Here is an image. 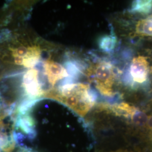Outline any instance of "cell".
<instances>
[{"mask_svg":"<svg viewBox=\"0 0 152 152\" xmlns=\"http://www.w3.org/2000/svg\"><path fill=\"white\" fill-rule=\"evenodd\" d=\"M44 69L49 83L53 86L59 80L68 76V73L64 66L53 60H46L45 62Z\"/></svg>","mask_w":152,"mask_h":152,"instance_id":"obj_4","label":"cell"},{"mask_svg":"<svg viewBox=\"0 0 152 152\" xmlns=\"http://www.w3.org/2000/svg\"><path fill=\"white\" fill-rule=\"evenodd\" d=\"M149 70V63L146 57L139 56L132 60L130 73L134 81L139 83H144L148 79Z\"/></svg>","mask_w":152,"mask_h":152,"instance_id":"obj_3","label":"cell"},{"mask_svg":"<svg viewBox=\"0 0 152 152\" xmlns=\"http://www.w3.org/2000/svg\"><path fill=\"white\" fill-rule=\"evenodd\" d=\"M95 78L96 87L105 96H112L114 73L112 65L105 62L99 63L95 69Z\"/></svg>","mask_w":152,"mask_h":152,"instance_id":"obj_2","label":"cell"},{"mask_svg":"<svg viewBox=\"0 0 152 152\" xmlns=\"http://www.w3.org/2000/svg\"><path fill=\"white\" fill-rule=\"evenodd\" d=\"M151 69H152V67H151Z\"/></svg>","mask_w":152,"mask_h":152,"instance_id":"obj_12","label":"cell"},{"mask_svg":"<svg viewBox=\"0 0 152 152\" xmlns=\"http://www.w3.org/2000/svg\"><path fill=\"white\" fill-rule=\"evenodd\" d=\"M128 152L127 151H125V150H119V151H117V152Z\"/></svg>","mask_w":152,"mask_h":152,"instance_id":"obj_11","label":"cell"},{"mask_svg":"<svg viewBox=\"0 0 152 152\" xmlns=\"http://www.w3.org/2000/svg\"><path fill=\"white\" fill-rule=\"evenodd\" d=\"M131 118L133 123L138 126H143L146 125L148 120L147 114L137 109L131 115Z\"/></svg>","mask_w":152,"mask_h":152,"instance_id":"obj_8","label":"cell"},{"mask_svg":"<svg viewBox=\"0 0 152 152\" xmlns=\"http://www.w3.org/2000/svg\"><path fill=\"white\" fill-rule=\"evenodd\" d=\"M147 125H148V127H149L151 130H152V115H150V116L148 117Z\"/></svg>","mask_w":152,"mask_h":152,"instance_id":"obj_10","label":"cell"},{"mask_svg":"<svg viewBox=\"0 0 152 152\" xmlns=\"http://www.w3.org/2000/svg\"><path fill=\"white\" fill-rule=\"evenodd\" d=\"M7 137L2 132H0V147L4 148L8 144Z\"/></svg>","mask_w":152,"mask_h":152,"instance_id":"obj_9","label":"cell"},{"mask_svg":"<svg viewBox=\"0 0 152 152\" xmlns=\"http://www.w3.org/2000/svg\"><path fill=\"white\" fill-rule=\"evenodd\" d=\"M54 97L82 116L87 113L95 102L89 86L83 83L66 84L59 88V94Z\"/></svg>","mask_w":152,"mask_h":152,"instance_id":"obj_1","label":"cell"},{"mask_svg":"<svg viewBox=\"0 0 152 152\" xmlns=\"http://www.w3.org/2000/svg\"><path fill=\"white\" fill-rule=\"evenodd\" d=\"M117 43V38L112 36H104L99 42L100 48L104 51L109 52L112 51Z\"/></svg>","mask_w":152,"mask_h":152,"instance_id":"obj_7","label":"cell"},{"mask_svg":"<svg viewBox=\"0 0 152 152\" xmlns=\"http://www.w3.org/2000/svg\"><path fill=\"white\" fill-rule=\"evenodd\" d=\"M152 10V0H138L132 3L131 11L140 13L141 14H147Z\"/></svg>","mask_w":152,"mask_h":152,"instance_id":"obj_6","label":"cell"},{"mask_svg":"<svg viewBox=\"0 0 152 152\" xmlns=\"http://www.w3.org/2000/svg\"><path fill=\"white\" fill-rule=\"evenodd\" d=\"M136 32L142 36L152 37V15L137 22Z\"/></svg>","mask_w":152,"mask_h":152,"instance_id":"obj_5","label":"cell"}]
</instances>
